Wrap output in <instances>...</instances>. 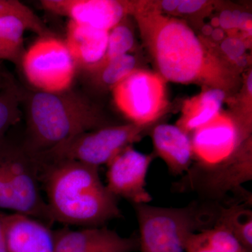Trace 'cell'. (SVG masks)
I'll return each instance as SVG.
<instances>
[{"mask_svg":"<svg viewBox=\"0 0 252 252\" xmlns=\"http://www.w3.org/2000/svg\"><path fill=\"white\" fill-rule=\"evenodd\" d=\"M20 64L30 84L48 93L71 89L77 70L65 42L54 35L34 41L24 51Z\"/></svg>","mask_w":252,"mask_h":252,"instance_id":"cell-7","label":"cell"},{"mask_svg":"<svg viewBox=\"0 0 252 252\" xmlns=\"http://www.w3.org/2000/svg\"><path fill=\"white\" fill-rule=\"evenodd\" d=\"M181 0H164L162 1V8L165 11L171 12L177 10L180 4Z\"/></svg>","mask_w":252,"mask_h":252,"instance_id":"cell-31","label":"cell"},{"mask_svg":"<svg viewBox=\"0 0 252 252\" xmlns=\"http://www.w3.org/2000/svg\"><path fill=\"white\" fill-rule=\"evenodd\" d=\"M124 19L109 31L107 52L100 64L118 56L129 54L133 47L135 43L133 32L124 22Z\"/></svg>","mask_w":252,"mask_h":252,"instance_id":"cell-20","label":"cell"},{"mask_svg":"<svg viewBox=\"0 0 252 252\" xmlns=\"http://www.w3.org/2000/svg\"><path fill=\"white\" fill-rule=\"evenodd\" d=\"M212 39L215 41H220L224 39V32L221 28H216L213 29L211 34Z\"/></svg>","mask_w":252,"mask_h":252,"instance_id":"cell-33","label":"cell"},{"mask_svg":"<svg viewBox=\"0 0 252 252\" xmlns=\"http://www.w3.org/2000/svg\"><path fill=\"white\" fill-rule=\"evenodd\" d=\"M244 31H252V15L248 13H240L238 27Z\"/></svg>","mask_w":252,"mask_h":252,"instance_id":"cell-29","label":"cell"},{"mask_svg":"<svg viewBox=\"0 0 252 252\" xmlns=\"http://www.w3.org/2000/svg\"><path fill=\"white\" fill-rule=\"evenodd\" d=\"M240 11L224 10L220 13L219 20V26L222 30H232L238 28Z\"/></svg>","mask_w":252,"mask_h":252,"instance_id":"cell-27","label":"cell"},{"mask_svg":"<svg viewBox=\"0 0 252 252\" xmlns=\"http://www.w3.org/2000/svg\"><path fill=\"white\" fill-rule=\"evenodd\" d=\"M205 3L203 0H181L177 10L182 14H193L201 9Z\"/></svg>","mask_w":252,"mask_h":252,"instance_id":"cell-28","label":"cell"},{"mask_svg":"<svg viewBox=\"0 0 252 252\" xmlns=\"http://www.w3.org/2000/svg\"><path fill=\"white\" fill-rule=\"evenodd\" d=\"M248 203L220 206L215 223L229 230L244 248L252 252V211Z\"/></svg>","mask_w":252,"mask_h":252,"instance_id":"cell-17","label":"cell"},{"mask_svg":"<svg viewBox=\"0 0 252 252\" xmlns=\"http://www.w3.org/2000/svg\"><path fill=\"white\" fill-rule=\"evenodd\" d=\"M113 90L119 108L137 126L155 117L160 105V88L150 74L134 72Z\"/></svg>","mask_w":252,"mask_h":252,"instance_id":"cell-10","label":"cell"},{"mask_svg":"<svg viewBox=\"0 0 252 252\" xmlns=\"http://www.w3.org/2000/svg\"><path fill=\"white\" fill-rule=\"evenodd\" d=\"M154 148L172 175H181L189 170L193 157L191 139L180 126L160 124L152 132Z\"/></svg>","mask_w":252,"mask_h":252,"instance_id":"cell-13","label":"cell"},{"mask_svg":"<svg viewBox=\"0 0 252 252\" xmlns=\"http://www.w3.org/2000/svg\"><path fill=\"white\" fill-rule=\"evenodd\" d=\"M185 252H216L207 244L201 232L194 233L189 237Z\"/></svg>","mask_w":252,"mask_h":252,"instance_id":"cell-25","label":"cell"},{"mask_svg":"<svg viewBox=\"0 0 252 252\" xmlns=\"http://www.w3.org/2000/svg\"><path fill=\"white\" fill-rule=\"evenodd\" d=\"M135 56L130 54L122 55L109 60L96 67L83 71L94 84L114 89L119 83L135 72Z\"/></svg>","mask_w":252,"mask_h":252,"instance_id":"cell-16","label":"cell"},{"mask_svg":"<svg viewBox=\"0 0 252 252\" xmlns=\"http://www.w3.org/2000/svg\"><path fill=\"white\" fill-rule=\"evenodd\" d=\"M0 252H8L6 231L4 222V215L0 213Z\"/></svg>","mask_w":252,"mask_h":252,"instance_id":"cell-30","label":"cell"},{"mask_svg":"<svg viewBox=\"0 0 252 252\" xmlns=\"http://www.w3.org/2000/svg\"><path fill=\"white\" fill-rule=\"evenodd\" d=\"M38 164L24 147L0 140V209L12 210L46 224L53 223L41 196Z\"/></svg>","mask_w":252,"mask_h":252,"instance_id":"cell-4","label":"cell"},{"mask_svg":"<svg viewBox=\"0 0 252 252\" xmlns=\"http://www.w3.org/2000/svg\"><path fill=\"white\" fill-rule=\"evenodd\" d=\"M133 205L141 252H185L189 237L215 225L220 207L199 201L183 207Z\"/></svg>","mask_w":252,"mask_h":252,"instance_id":"cell-3","label":"cell"},{"mask_svg":"<svg viewBox=\"0 0 252 252\" xmlns=\"http://www.w3.org/2000/svg\"><path fill=\"white\" fill-rule=\"evenodd\" d=\"M225 99L224 91L220 89H212L204 93L199 97L196 107L182 122V130L196 131L215 120L220 114Z\"/></svg>","mask_w":252,"mask_h":252,"instance_id":"cell-18","label":"cell"},{"mask_svg":"<svg viewBox=\"0 0 252 252\" xmlns=\"http://www.w3.org/2000/svg\"><path fill=\"white\" fill-rule=\"evenodd\" d=\"M215 119L195 131L191 140L194 154L209 162L215 159L213 163L228 157L240 144V131L232 123Z\"/></svg>","mask_w":252,"mask_h":252,"instance_id":"cell-15","label":"cell"},{"mask_svg":"<svg viewBox=\"0 0 252 252\" xmlns=\"http://www.w3.org/2000/svg\"><path fill=\"white\" fill-rule=\"evenodd\" d=\"M109 31H101L69 21L65 42L77 69L98 65L107 52Z\"/></svg>","mask_w":252,"mask_h":252,"instance_id":"cell-14","label":"cell"},{"mask_svg":"<svg viewBox=\"0 0 252 252\" xmlns=\"http://www.w3.org/2000/svg\"><path fill=\"white\" fill-rule=\"evenodd\" d=\"M55 252H134L140 250L138 235L122 237L107 227L55 230Z\"/></svg>","mask_w":252,"mask_h":252,"instance_id":"cell-11","label":"cell"},{"mask_svg":"<svg viewBox=\"0 0 252 252\" xmlns=\"http://www.w3.org/2000/svg\"><path fill=\"white\" fill-rule=\"evenodd\" d=\"M155 56L162 75L175 83L195 80L205 64V51L198 36L180 21H169L160 28L155 39Z\"/></svg>","mask_w":252,"mask_h":252,"instance_id":"cell-5","label":"cell"},{"mask_svg":"<svg viewBox=\"0 0 252 252\" xmlns=\"http://www.w3.org/2000/svg\"><path fill=\"white\" fill-rule=\"evenodd\" d=\"M152 159L129 146L107 164L106 187L113 195L132 205L149 204L152 198L146 189V179Z\"/></svg>","mask_w":252,"mask_h":252,"instance_id":"cell-8","label":"cell"},{"mask_svg":"<svg viewBox=\"0 0 252 252\" xmlns=\"http://www.w3.org/2000/svg\"><path fill=\"white\" fill-rule=\"evenodd\" d=\"M220 47L230 59L237 62L243 59L246 51L244 41L239 38L233 36L223 39Z\"/></svg>","mask_w":252,"mask_h":252,"instance_id":"cell-24","label":"cell"},{"mask_svg":"<svg viewBox=\"0 0 252 252\" xmlns=\"http://www.w3.org/2000/svg\"><path fill=\"white\" fill-rule=\"evenodd\" d=\"M247 87H248V92L250 94L252 93V73L250 72L249 74L248 81H247Z\"/></svg>","mask_w":252,"mask_h":252,"instance_id":"cell-35","label":"cell"},{"mask_svg":"<svg viewBox=\"0 0 252 252\" xmlns=\"http://www.w3.org/2000/svg\"><path fill=\"white\" fill-rule=\"evenodd\" d=\"M11 83H12V81L10 80L9 77L6 75L4 69L1 67V61H0V91L4 89Z\"/></svg>","mask_w":252,"mask_h":252,"instance_id":"cell-32","label":"cell"},{"mask_svg":"<svg viewBox=\"0 0 252 252\" xmlns=\"http://www.w3.org/2000/svg\"><path fill=\"white\" fill-rule=\"evenodd\" d=\"M23 92L14 83L0 91V140L21 119Z\"/></svg>","mask_w":252,"mask_h":252,"instance_id":"cell-19","label":"cell"},{"mask_svg":"<svg viewBox=\"0 0 252 252\" xmlns=\"http://www.w3.org/2000/svg\"><path fill=\"white\" fill-rule=\"evenodd\" d=\"M140 126H106L82 132L53 148L34 154L41 160H71L99 167L135 142Z\"/></svg>","mask_w":252,"mask_h":252,"instance_id":"cell-6","label":"cell"},{"mask_svg":"<svg viewBox=\"0 0 252 252\" xmlns=\"http://www.w3.org/2000/svg\"><path fill=\"white\" fill-rule=\"evenodd\" d=\"M41 5L52 14L105 31L120 23L128 10L126 3L115 0H42Z\"/></svg>","mask_w":252,"mask_h":252,"instance_id":"cell-9","label":"cell"},{"mask_svg":"<svg viewBox=\"0 0 252 252\" xmlns=\"http://www.w3.org/2000/svg\"><path fill=\"white\" fill-rule=\"evenodd\" d=\"M0 15H14L23 18L31 31L40 37L54 34L29 7L17 0H0Z\"/></svg>","mask_w":252,"mask_h":252,"instance_id":"cell-22","label":"cell"},{"mask_svg":"<svg viewBox=\"0 0 252 252\" xmlns=\"http://www.w3.org/2000/svg\"><path fill=\"white\" fill-rule=\"evenodd\" d=\"M4 222L8 252H55L54 231L41 220L13 213Z\"/></svg>","mask_w":252,"mask_h":252,"instance_id":"cell-12","label":"cell"},{"mask_svg":"<svg viewBox=\"0 0 252 252\" xmlns=\"http://www.w3.org/2000/svg\"><path fill=\"white\" fill-rule=\"evenodd\" d=\"M214 28L212 27L211 26H205L203 28V30H202V32L204 34H205L206 36H211L212 31H213Z\"/></svg>","mask_w":252,"mask_h":252,"instance_id":"cell-34","label":"cell"},{"mask_svg":"<svg viewBox=\"0 0 252 252\" xmlns=\"http://www.w3.org/2000/svg\"><path fill=\"white\" fill-rule=\"evenodd\" d=\"M23 54V50L0 41V61H8L20 64Z\"/></svg>","mask_w":252,"mask_h":252,"instance_id":"cell-26","label":"cell"},{"mask_svg":"<svg viewBox=\"0 0 252 252\" xmlns=\"http://www.w3.org/2000/svg\"><path fill=\"white\" fill-rule=\"evenodd\" d=\"M200 232L207 244L216 252H250L229 230L220 223H215Z\"/></svg>","mask_w":252,"mask_h":252,"instance_id":"cell-21","label":"cell"},{"mask_svg":"<svg viewBox=\"0 0 252 252\" xmlns=\"http://www.w3.org/2000/svg\"><path fill=\"white\" fill-rule=\"evenodd\" d=\"M30 30L23 18L14 15H0V41L23 50V34Z\"/></svg>","mask_w":252,"mask_h":252,"instance_id":"cell-23","label":"cell"},{"mask_svg":"<svg viewBox=\"0 0 252 252\" xmlns=\"http://www.w3.org/2000/svg\"><path fill=\"white\" fill-rule=\"evenodd\" d=\"M34 157L52 222L91 228L122 217L118 198L102 183L99 167Z\"/></svg>","mask_w":252,"mask_h":252,"instance_id":"cell-1","label":"cell"},{"mask_svg":"<svg viewBox=\"0 0 252 252\" xmlns=\"http://www.w3.org/2000/svg\"><path fill=\"white\" fill-rule=\"evenodd\" d=\"M23 103L28 134L23 147L32 154L42 153L74 136L102 126L94 105L84 94L71 89L60 93H23Z\"/></svg>","mask_w":252,"mask_h":252,"instance_id":"cell-2","label":"cell"}]
</instances>
